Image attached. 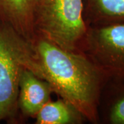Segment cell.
<instances>
[{
    "label": "cell",
    "instance_id": "6da1fadb",
    "mask_svg": "<svg viewBox=\"0 0 124 124\" xmlns=\"http://www.w3.org/2000/svg\"><path fill=\"white\" fill-rule=\"evenodd\" d=\"M28 68L46 81L59 98L70 103L87 121L99 124V103L106 75L86 55L62 48L35 32Z\"/></svg>",
    "mask_w": 124,
    "mask_h": 124
},
{
    "label": "cell",
    "instance_id": "7a4b0ae2",
    "mask_svg": "<svg viewBox=\"0 0 124 124\" xmlns=\"http://www.w3.org/2000/svg\"><path fill=\"white\" fill-rule=\"evenodd\" d=\"M83 0H35V32L62 48L81 53L88 27Z\"/></svg>",
    "mask_w": 124,
    "mask_h": 124
},
{
    "label": "cell",
    "instance_id": "3957f363",
    "mask_svg": "<svg viewBox=\"0 0 124 124\" xmlns=\"http://www.w3.org/2000/svg\"><path fill=\"white\" fill-rule=\"evenodd\" d=\"M31 53V44L0 20V122L16 119L20 76Z\"/></svg>",
    "mask_w": 124,
    "mask_h": 124
},
{
    "label": "cell",
    "instance_id": "277c9868",
    "mask_svg": "<svg viewBox=\"0 0 124 124\" xmlns=\"http://www.w3.org/2000/svg\"><path fill=\"white\" fill-rule=\"evenodd\" d=\"M106 77L124 75V23L88 27L81 48Z\"/></svg>",
    "mask_w": 124,
    "mask_h": 124
},
{
    "label": "cell",
    "instance_id": "5b68a950",
    "mask_svg": "<svg viewBox=\"0 0 124 124\" xmlns=\"http://www.w3.org/2000/svg\"><path fill=\"white\" fill-rule=\"evenodd\" d=\"M53 90L50 85L25 68L21 73L18 93L19 112L23 117L34 118L46 103L51 100Z\"/></svg>",
    "mask_w": 124,
    "mask_h": 124
},
{
    "label": "cell",
    "instance_id": "8992f818",
    "mask_svg": "<svg viewBox=\"0 0 124 124\" xmlns=\"http://www.w3.org/2000/svg\"><path fill=\"white\" fill-rule=\"evenodd\" d=\"M98 113L99 124H124V75L107 77Z\"/></svg>",
    "mask_w": 124,
    "mask_h": 124
},
{
    "label": "cell",
    "instance_id": "52a82bcc",
    "mask_svg": "<svg viewBox=\"0 0 124 124\" xmlns=\"http://www.w3.org/2000/svg\"><path fill=\"white\" fill-rule=\"evenodd\" d=\"M34 1L35 0H0V20L13 28L28 42L35 35Z\"/></svg>",
    "mask_w": 124,
    "mask_h": 124
},
{
    "label": "cell",
    "instance_id": "ba28073f",
    "mask_svg": "<svg viewBox=\"0 0 124 124\" xmlns=\"http://www.w3.org/2000/svg\"><path fill=\"white\" fill-rule=\"evenodd\" d=\"M87 27L124 23V0H83Z\"/></svg>",
    "mask_w": 124,
    "mask_h": 124
},
{
    "label": "cell",
    "instance_id": "9c48e42d",
    "mask_svg": "<svg viewBox=\"0 0 124 124\" xmlns=\"http://www.w3.org/2000/svg\"><path fill=\"white\" fill-rule=\"evenodd\" d=\"M35 119L36 124H81L87 121L80 111L62 98L49 101Z\"/></svg>",
    "mask_w": 124,
    "mask_h": 124
}]
</instances>
